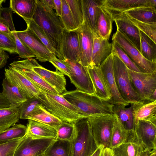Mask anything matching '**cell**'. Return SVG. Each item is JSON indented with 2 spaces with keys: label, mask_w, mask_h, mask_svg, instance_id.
<instances>
[{
  "label": "cell",
  "mask_w": 156,
  "mask_h": 156,
  "mask_svg": "<svg viewBox=\"0 0 156 156\" xmlns=\"http://www.w3.org/2000/svg\"><path fill=\"white\" fill-rule=\"evenodd\" d=\"M9 58L8 55L5 51L2 50L0 52V69L5 66Z\"/></svg>",
  "instance_id": "obj_51"
},
{
  "label": "cell",
  "mask_w": 156,
  "mask_h": 156,
  "mask_svg": "<svg viewBox=\"0 0 156 156\" xmlns=\"http://www.w3.org/2000/svg\"><path fill=\"white\" fill-rule=\"evenodd\" d=\"M139 32L141 53L148 60L156 62V43L140 30Z\"/></svg>",
  "instance_id": "obj_34"
},
{
  "label": "cell",
  "mask_w": 156,
  "mask_h": 156,
  "mask_svg": "<svg viewBox=\"0 0 156 156\" xmlns=\"http://www.w3.org/2000/svg\"><path fill=\"white\" fill-rule=\"evenodd\" d=\"M53 2L56 14L60 17L61 15L62 9V0H53Z\"/></svg>",
  "instance_id": "obj_52"
},
{
  "label": "cell",
  "mask_w": 156,
  "mask_h": 156,
  "mask_svg": "<svg viewBox=\"0 0 156 156\" xmlns=\"http://www.w3.org/2000/svg\"><path fill=\"white\" fill-rule=\"evenodd\" d=\"M92 134L98 147L109 148L112 134L115 114L97 115L88 117Z\"/></svg>",
  "instance_id": "obj_6"
},
{
  "label": "cell",
  "mask_w": 156,
  "mask_h": 156,
  "mask_svg": "<svg viewBox=\"0 0 156 156\" xmlns=\"http://www.w3.org/2000/svg\"><path fill=\"white\" fill-rule=\"evenodd\" d=\"M49 62L55 67L56 70L69 77L70 70L63 60L55 57L52 59Z\"/></svg>",
  "instance_id": "obj_49"
},
{
  "label": "cell",
  "mask_w": 156,
  "mask_h": 156,
  "mask_svg": "<svg viewBox=\"0 0 156 156\" xmlns=\"http://www.w3.org/2000/svg\"><path fill=\"white\" fill-rule=\"evenodd\" d=\"M102 5L112 15L145 7H156V0H102Z\"/></svg>",
  "instance_id": "obj_18"
},
{
  "label": "cell",
  "mask_w": 156,
  "mask_h": 156,
  "mask_svg": "<svg viewBox=\"0 0 156 156\" xmlns=\"http://www.w3.org/2000/svg\"><path fill=\"white\" fill-rule=\"evenodd\" d=\"M16 31L12 32L15 38L16 53L22 58L27 59L36 58L34 53L20 41Z\"/></svg>",
  "instance_id": "obj_47"
},
{
  "label": "cell",
  "mask_w": 156,
  "mask_h": 156,
  "mask_svg": "<svg viewBox=\"0 0 156 156\" xmlns=\"http://www.w3.org/2000/svg\"><path fill=\"white\" fill-rule=\"evenodd\" d=\"M12 106L8 99L0 92V109L10 107Z\"/></svg>",
  "instance_id": "obj_50"
},
{
  "label": "cell",
  "mask_w": 156,
  "mask_h": 156,
  "mask_svg": "<svg viewBox=\"0 0 156 156\" xmlns=\"http://www.w3.org/2000/svg\"><path fill=\"white\" fill-rule=\"evenodd\" d=\"M2 86V93L8 99L12 106L19 108L28 99L17 87L5 78L3 79Z\"/></svg>",
  "instance_id": "obj_28"
},
{
  "label": "cell",
  "mask_w": 156,
  "mask_h": 156,
  "mask_svg": "<svg viewBox=\"0 0 156 156\" xmlns=\"http://www.w3.org/2000/svg\"><path fill=\"white\" fill-rule=\"evenodd\" d=\"M78 30L79 62L83 66L87 67L91 62L94 33L84 21Z\"/></svg>",
  "instance_id": "obj_15"
},
{
  "label": "cell",
  "mask_w": 156,
  "mask_h": 156,
  "mask_svg": "<svg viewBox=\"0 0 156 156\" xmlns=\"http://www.w3.org/2000/svg\"><path fill=\"white\" fill-rule=\"evenodd\" d=\"M39 65L37 60L33 58L14 61L10 64L11 67L22 74L34 85L49 93L60 94L33 70V67Z\"/></svg>",
  "instance_id": "obj_10"
},
{
  "label": "cell",
  "mask_w": 156,
  "mask_h": 156,
  "mask_svg": "<svg viewBox=\"0 0 156 156\" xmlns=\"http://www.w3.org/2000/svg\"><path fill=\"white\" fill-rule=\"evenodd\" d=\"M102 0H81L84 21L94 34L96 33V21L99 7Z\"/></svg>",
  "instance_id": "obj_27"
},
{
  "label": "cell",
  "mask_w": 156,
  "mask_h": 156,
  "mask_svg": "<svg viewBox=\"0 0 156 156\" xmlns=\"http://www.w3.org/2000/svg\"><path fill=\"white\" fill-rule=\"evenodd\" d=\"M33 69L60 94L67 91L66 79L62 73L57 70L56 71L49 70L40 65L33 67Z\"/></svg>",
  "instance_id": "obj_21"
},
{
  "label": "cell",
  "mask_w": 156,
  "mask_h": 156,
  "mask_svg": "<svg viewBox=\"0 0 156 156\" xmlns=\"http://www.w3.org/2000/svg\"><path fill=\"white\" fill-rule=\"evenodd\" d=\"M20 119L19 108L11 106L0 109V133L15 125Z\"/></svg>",
  "instance_id": "obj_30"
},
{
  "label": "cell",
  "mask_w": 156,
  "mask_h": 156,
  "mask_svg": "<svg viewBox=\"0 0 156 156\" xmlns=\"http://www.w3.org/2000/svg\"><path fill=\"white\" fill-rule=\"evenodd\" d=\"M5 78L17 87L28 98L38 99L40 94L39 87L24 75L10 66L5 69Z\"/></svg>",
  "instance_id": "obj_13"
},
{
  "label": "cell",
  "mask_w": 156,
  "mask_h": 156,
  "mask_svg": "<svg viewBox=\"0 0 156 156\" xmlns=\"http://www.w3.org/2000/svg\"><path fill=\"white\" fill-rule=\"evenodd\" d=\"M12 16V10L9 7H2L0 9V21L6 25L12 32H14L16 30Z\"/></svg>",
  "instance_id": "obj_48"
},
{
  "label": "cell",
  "mask_w": 156,
  "mask_h": 156,
  "mask_svg": "<svg viewBox=\"0 0 156 156\" xmlns=\"http://www.w3.org/2000/svg\"><path fill=\"white\" fill-rule=\"evenodd\" d=\"M40 1L47 6L52 9H55L53 0H41Z\"/></svg>",
  "instance_id": "obj_54"
},
{
  "label": "cell",
  "mask_w": 156,
  "mask_h": 156,
  "mask_svg": "<svg viewBox=\"0 0 156 156\" xmlns=\"http://www.w3.org/2000/svg\"><path fill=\"white\" fill-rule=\"evenodd\" d=\"M133 116L135 126L141 120L149 121L156 124V100L133 104Z\"/></svg>",
  "instance_id": "obj_24"
},
{
  "label": "cell",
  "mask_w": 156,
  "mask_h": 156,
  "mask_svg": "<svg viewBox=\"0 0 156 156\" xmlns=\"http://www.w3.org/2000/svg\"><path fill=\"white\" fill-rule=\"evenodd\" d=\"M125 14L132 23L156 43V24H148L140 22Z\"/></svg>",
  "instance_id": "obj_42"
},
{
  "label": "cell",
  "mask_w": 156,
  "mask_h": 156,
  "mask_svg": "<svg viewBox=\"0 0 156 156\" xmlns=\"http://www.w3.org/2000/svg\"><path fill=\"white\" fill-rule=\"evenodd\" d=\"M115 119L109 147L111 149L125 142L128 135V131L124 127L117 116L115 114Z\"/></svg>",
  "instance_id": "obj_37"
},
{
  "label": "cell",
  "mask_w": 156,
  "mask_h": 156,
  "mask_svg": "<svg viewBox=\"0 0 156 156\" xmlns=\"http://www.w3.org/2000/svg\"><path fill=\"white\" fill-rule=\"evenodd\" d=\"M149 156H156V152H153L151 154H150Z\"/></svg>",
  "instance_id": "obj_59"
},
{
  "label": "cell",
  "mask_w": 156,
  "mask_h": 156,
  "mask_svg": "<svg viewBox=\"0 0 156 156\" xmlns=\"http://www.w3.org/2000/svg\"><path fill=\"white\" fill-rule=\"evenodd\" d=\"M5 1V0H0V9L2 8V4L3 2Z\"/></svg>",
  "instance_id": "obj_58"
},
{
  "label": "cell",
  "mask_w": 156,
  "mask_h": 156,
  "mask_svg": "<svg viewBox=\"0 0 156 156\" xmlns=\"http://www.w3.org/2000/svg\"><path fill=\"white\" fill-rule=\"evenodd\" d=\"M27 132V126L21 124H16L7 130L0 133V144L22 138L26 135Z\"/></svg>",
  "instance_id": "obj_36"
},
{
  "label": "cell",
  "mask_w": 156,
  "mask_h": 156,
  "mask_svg": "<svg viewBox=\"0 0 156 156\" xmlns=\"http://www.w3.org/2000/svg\"><path fill=\"white\" fill-rule=\"evenodd\" d=\"M27 126V134L32 138H56V130L43 123L28 119Z\"/></svg>",
  "instance_id": "obj_25"
},
{
  "label": "cell",
  "mask_w": 156,
  "mask_h": 156,
  "mask_svg": "<svg viewBox=\"0 0 156 156\" xmlns=\"http://www.w3.org/2000/svg\"><path fill=\"white\" fill-rule=\"evenodd\" d=\"M151 154L147 150L144 149L138 156H149Z\"/></svg>",
  "instance_id": "obj_57"
},
{
  "label": "cell",
  "mask_w": 156,
  "mask_h": 156,
  "mask_svg": "<svg viewBox=\"0 0 156 156\" xmlns=\"http://www.w3.org/2000/svg\"><path fill=\"white\" fill-rule=\"evenodd\" d=\"M32 19L42 28L53 47L59 53L61 36L65 30L59 17L53 9L47 6L40 0H36Z\"/></svg>",
  "instance_id": "obj_2"
},
{
  "label": "cell",
  "mask_w": 156,
  "mask_h": 156,
  "mask_svg": "<svg viewBox=\"0 0 156 156\" xmlns=\"http://www.w3.org/2000/svg\"><path fill=\"white\" fill-rule=\"evenodd\" d=\"M133 104L126 108V106L114 105L113 110L119 119L125 129L127 131L134 130L135 125L133 116Z\"/></svg>",
  "instance_id": "obj_32"
},
{
  "label": "cell",
  "mask_w": 156,
  "mask_h": 156,
  "mask_svg": "<svg viewBox=\"0 0 156 156\" xmlns=\"http://www.w3.org/2000/svg\"><path fill=\"white\" fill-rule=\"evenodd\" d=\"M69 141L56 139L47 148L43 154L45 156H70Z\"/></svg>",
  "instance_id": "obj_38"
},
{
  "label": "cell",
  "mask_w": 156,
  "mask_h": 156,
  "mask_svg": "<svg viewBox=\"0 0 156 156\" xmlns=\"http://www.w3.org/2000/svg\"><path fill=\"white\" fill-rule=\"evenodd\" d=\"M112 150L113 156H138L144 149L139 143L128 141Z\"/></svg>",
  "instance_id": "obj_33"
},
{
  "label": "cell",
  "mask_w": 156,
  "mask_h": 156,
  "mask_svg": "<svg viewBox=\"0 0 156 156\" xmlns=\"http://www.w3.org/2000/svg\"><path fill=\"white\" fill-rule=\"evenodd\" d=\"M2 50L0 48V52L2 51Z\"/></svg>",
  "instance_id": "obj_61"
},
{
  "label": "cell",
  "mask_w": 156,
  "mask_h": 156,
  "mask_svg": "<svg viewBox=\"0 0 156 156\" xmlns=\"http://www.w3.org/2000/svg\"><path fill=\"white\" fill-rule=\"evenodd\" d=\"M112 53L99 66L104 75L111 95L110 102L113 105L127 106L130 104L121 96L116 83L113 69Z\"/></svg>",
  "instance_id": "obj_17"
},
{
  "label": "cell",
  "mask_w": 156,
  "mask_h": 156,
  "mask_svg": "<svg viewBox=\"0 0 156 156\" xmlns=\"http://www.w3.org/2000/svg\"><path fill=\"white\" fill-rule=\"evenodd\" d=\"M24 137L0 144V156H14L17 147Z\"/></svg>",
  "instance_id": "obj_46"
},
{
  "label": "cell",
  "mask_w": 156,
  "mask_h": 156,
  "mask_svg": "<svg viewBox=\"0 0 156 156\" xmlns=\"http://www.w3.org/2000/svg\"><path fill=\"white\" fill-rule=\"evenodd\" d=\"M70 156H92L98 147L93 137L88 117L73 123Z\"/></svg>",
  "instance_id": "obj_4"
},
{
  "label": "cell",
  "mask_w": 156,
  "mask_h": 156,
  "mask_svg": "<svg viewBox=\"0 0 156 156\" xmlns=\"http://www.w3.org/2000/svg\"><path fill=\"white\" fill-rule=\"evenodd\" d=\"M112 43L94 33L91 61L89 66H99L112 53Z\"/></svg>",
  "instance_id": "obj_22"
},
{
  "label": "cell",
  "mask_w": 156,
  "mask_h": 156,
  "mask_svg": "<svg viewBox=\"0 0 156 156\" xmlns=\"http://www.w3.org/2000/svg\"><path fill=\"white\" fill-rule=\"evenodd\" d=\"M87 67L95 95L103 100L110 101L111 95L100 66H89Z\"/></svg>",
  "instance_id": "obj_20"
},
{
  "label": "cell",
  "mask_w": 156,
  "mask_h": 156,
  "mask_svg": "<svg viewBox=\"0 0 156 156\" xmlns=\"http://www.w3.org/2000/svg\"><path fill=\"white\" fill-rule=\"evenodd\" d=\"M58 52L65 59L79 61V42L78 28L69 31L65 30L62 33Z\"/></svg>",
  "instance_id": "obj_14"
},
{
  "label": "cell",
  "mask_w": 156,
  "mask_h": 156,
  "mask_svg": "<svg viewBox=\"0 0 156 156\" xmlns=\"http://www.w3.org/2000/svg\"><path fill=\"white\" fill-rule=\"evenodd\" d=\"M37 156H45L43 154H42L40 155H38Z\"/></svg>",
  "instance_id": "obj_60"
},
{
  "label": "cell",
  "mask_w": 156,
  "mask_h": 156,
  "mask_svg": "<svg viewBox=\"0 0 156 156\" xmlns=\"http://www.w3.org/2000/svg\"><path fill=\"white\" fill-rule=\"evenodd\" d=\"M129 79L133 89L139 97L146 101H152L151 97L156 91V72H138L128 68Z\"/></svg>",
  "instance_id": "obj_8"
},
{
  "label": "cell",
  "mask_w": 156,
  "mask_h": 156,
  "mask_svg": "<svg viewBox=\"0 0 156 156\" xmlns=\"http://www.w3.org/2000/svg\"><path fill=\"white\" fill-rule=\"evenodd\" d=\"M38 87L40 94L37 99L47 110L62 122L73 123L86 117L80 115L77 109L61 94L49 93Z\"/></svg>",
  "instance_id": "obj_3"
},
{
  "label": "cell",
  "mask_w": 156,
  "mask_h": 156,
  "mask_svg": "<svg viewBox=\"0 0 156 156\" xmlns=\"http://www.w3.org/2000/svg\"><path fill=\"white\" fill-rule=\"evenodd\" d=\"M134 130L144 149L151 153L156 152V124L149 121L139 120Z\"/></svg>",
  "instance_id": "obj_16"
},
{
  "label": "cell",
  "mask_w": 156,
  "mask_h": 156,
  "mask_svg": "<svg viewBox=\"0 0 156 156\" xmlns=\"http://www.w3.org/2000/svg\"><path fill=\"white\" fill-rule=\"evenodd\" d=\"M74 130L73 123L62 122L57 129L56 139L70 141Z\"/></svg>",
  "instance_id": "obj_44"
},
{
  "label": "cell",
  "mask_w": 156,
  "mask_h": 156,
  "mask_svg": "<svg viewBox=\"0 0 156 156\" xmlns=\"http://www.w3.org/2000/svg\"><path fill=\"white\" fill-rule=\"evenodd\" d=\"M27 119H30L43 123L56 130L62 121L55 116L43 106L41 103L38 105L27 116Z\"/></svg>",
  "instance_id": "obj_26"
},
{
  "label": "cell",
  "mask_w": 156,
  "mask_h": 156,
  "mask_svg": "<svg viewBox=\"0 0 156 156\" xmlns=\"http://www.w3.org/2000/svg\"><path fill=\"white\" fill-rule=\"evenodd\" d=\"M113 21L112 14L101 5L98 10L95 34L108 41L112 32Z\"/></svg>",
  "instance_id": "obj_23"
},
{
  "label": "cell",
  "mask_w": 156,
  "mask_h": 156,
  "mask_svg": "<svg viewBox=\"0 0 156 156\" xmlns=\"http://www.w3.org/2000/svg\"><path fill=\"white\" fill-rule=\"evenodd\" d=\"M112 52L115 54L129 70L138 72H142L126 53L115 41H112Z\"/></svg>",
  "instance_id": "obj_40"
},
{
  "label": "cell",
  "mask_w": 156,
  "mask_h": 156,
  "mask_svg": "<svg viewBox=\"0 0 156 156\" xmlns=\"http://www.w3.org/2000/svg\"><path fill=\"white\" fill-rule=\"evenodd\" d=\"M24 20L27 23V28L31 30L36 35L51 53L55 55L59 59L62 60L65 59L53 47L41 27L38 25L32 19Z\"/></svg>",
  "instance_id": "obj_35"
},
{
  "label": "cell",
  "mask_w": 156,
  "mask_h": 156,
  "mask_svg": "<svg viewBox=\"0 0 156 156\" xmlns=\"http://www.w3.org/2000/svg\"><path fill=\"white\" fill-rule=\"evenodd\" d=\"M36 0H11L9 8L23 19H32Z\"/></svg>",
  "instance_id": "obj_29"
},
{
  "label": "cell",
  "mask_w": 156,
  "mask_h": 156,
  "mask_svg": "<svg viewBox=\"0 0 156 156\" xmlns=\"http://www.w3.org/2000/svg\"><path fill=\"white\" fill-rule=\"evenodd\" d=\"M74 106L79 113L85 117L101 114H114V105L109 101L103 100L95 95L77 90L67 91L61 94Z\"/></svg>",
  "instance_id": "obj_1"
},
{
  "label": "cell",
  "mask_w": 156,
  "mask_h": 156,
  "mask_svg": "<svg viewBox=\"0 0 156 156\" xmlns=\"http://www.w3.org/2000/svg\"><path fill=\"white\" fill-rule=\"evenodd\" d=\"M63 60L70 70L69 77L71 83L75 86L77 90L95 95L87 67L83 66L77 61L68 59Z\"/></svg>",
  "instance_id": "obj_9"
},
{
  "label": "cell",
  "mask_w": 156,
  "mask_h": 156,
  "mask_svg": "<svg viewBox=\"0 0 156 156\" xmlns=\"http://www.w3.org/2000/svg\"><path fill=\"white\" fill-rule=\"evenodd\" d=\"M56 139H33L27 134L17 147L14 156H37L43 154Z\"/></svg>",
  "instance_id": "obj_12"
},
{
  "label": "cell",
  "mask_w": 156,
  "mask_h": 156,
  "mask_svg": "<svg viewBox=\"0 0 156 156\" xmlns=\"http://www.w3.org/2000/svg\"><path fill=\"white\" fill-rule=\"evenodd\" d=\"M62 9L59 17L66 30L70 31L75 30L77 28L70 9L66 0H62Z\"/></svg>",
  "instance_id": "obj_39"
},
{
  "label": "cell",
  "mask_w": 156,
  "mask_h": 156,
  "mask_svg": "<svg viewBox=\"0 0 156 156\" xmlns=\"http://www.w3.org/2000/svg\"><path fill=\"white\" fill-rule=\"evenodd\" d=\"M0 48L10 54L16 53L13 34L9 35L0 31Z\"/></svg>",
  "instance_id": "obj_43"
},
{
  "label": "cell",
  "mask_w": 156,
  "mask_h": 156,
  "mask_svg": "<svg viewBox=\"0 0 156 156\" xmlns=\"http://www.w3.org/2000/svg\"><path fill=\"white\" fill-rule=\"evenodd\" d=\"M124 12L140 22L148 24H156L155 7H142L129 10Z\"/></svg>",
  "instance_id": "obj_31"
},
{
  "label": "cell",
  "mask_w": 156,
  "mask_h": 156,
  "mask_svg": "<svg viewBox=\"0 0 156 156\" xmlns=\"http://www.w3.org/2000/svg\"><path fill=\"white\" fill-rule=\"evenodd\" d=\"M16 32L21 42L34 53L39 61L49 62L52 59L56 57L55 55L49 51L31 30L27 28L24 30Z\"/></svg>",
  "instance_id": "obj_11"
},
{
  "label": "cell",
  "mask_w": 156,
  "mask_h": 156,
  "mask_svg": "<svg viewBox=\"0 0 156 156\" xmlns=\"http://www.w3.org/2000/svg\"><path fill=\"white\" fill-rule=\"evenodd\" d=\"M0 31L9 35H12L13 33L6 25L0 21Z\"/></svg>",
  "instance_id": "obj_53"
},
{
  "label": "cell",
  "mask_w": 156,
  "mask_h": 156,
  "mask_svg": "<svg viewBox=\"0 0 156 156\" xmlns=\"http://www.w3.org/2000/svg\"><path fill=\"white\" fill-rule=\"evenodd\" d=\"M41 102L37 99L28 98L19 107L20 119H27L28 115Z\"/></svg>",
  "instance_id": "obj_45"
},
{
  "label": "cell",
  "mask_w": 156,
  "mask_h": 156,
  "mask_svg": "<svg viewBox=\"0 0 156 156\" xmlns=\"http://www.w3.org/2000/svg\"><path fill=\"white\" fill-rule=\"evenodd\" d=\"M112 15L117 30L124 35L140 52V30L128 19L124 12Z\"/></svg>",
  "instance_id": "obj_19"
},
{
  "label": "cell",
  "mask_w": 156,
  "mask_h": 156,
  "mask_svg": "<svg viewBox=\"0 0 156 156\" xmlns=\"http://www.w3.org/2000/svg\"><path fill=\"white\" fill-rule=\"evenodd\" d=\"M78 28L84 22L81 0H66Z\"/></svg>",
  "instance_id": "obj_41"
},
{
  "label": "cell",
  "mask_w": 156,
  "mask_h": 156,
  "mask_svg": "<svg viewBox=\"0 0 156 156\" xmlns=\"http://www.w3.org/2000/svg\"><path fill=\"white\" fill-rule=\"evenodd\" d=\"M104 147L102 145L98 146L92 156H101L102 151Z\"/></svg>",
  "instance_id": "obj_56"
},
{
  "label": "cell",
  "mask_w": 156,
  "mask_h": 156,
  "mask_svg": "<svg viewBox=\"0 0 156 156\" xmlns=\"http://www.w3.org/2000/svg\"><path fill=\"white\" fill-rule=\"evenodd\" d=\"M112 40L118 44L142 72H156V62L145 58L135 46L118 30L113 34Z\"/></svg>",
  "instance_id": "obj_7"
},
{
  "label": "cell",
  "mask_w": 156,
  "mask_h": 156,
  "mask_svg": "<svg viewBox=\"0 0 156 156\" xmlns=\"http://www.w3.org/2000/svg\"><path fill=\"white\" fill-rule=\"evenodd\" d=\"M101 156H113L112 149L109 148L104 147L102 151Z\"/></svg>",
  "instance_id": "obj_55"
},
{
  "label": "cell",
  "mask_w": 156,
  "mask_h": 156,
  "mask_svg": "<svg viewBox=\"0 0 156 156\" xmlns=\"http://www.w3.org/2000/svg\"><path fill=\"white\" fill-rule=\"evenodd\" d=\"M112 53L114 77L118 90L122 98L130 104L146 102L139 97L133 87L128 68L115 54Z\"/></svg>",
  "instance_id": "obj_5"
}]
</instances>
